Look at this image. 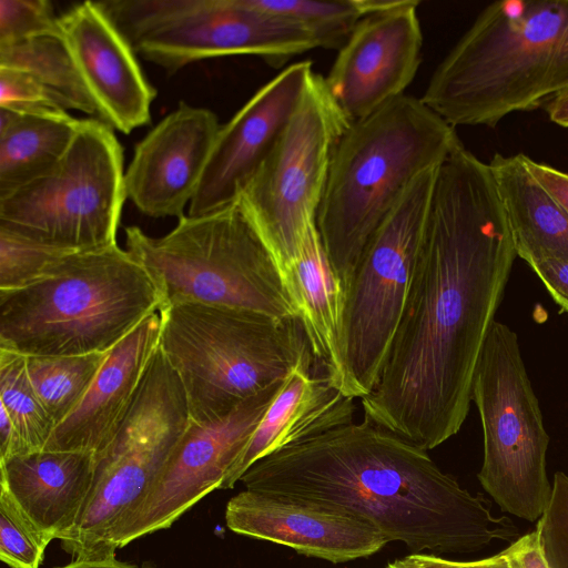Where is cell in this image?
<instances>
[{"label":"cell","mask_w":568,"mask_h":568,"mask_svg":"<svg viewBox=\"0 0 568 568\" xmlns=\"http://www.w3.org/2000/svg\"><path fill=\"white\" fill-rule=\"evenodd\" d=\"M548 568H568V475H554L549 504L536 526Z\"/></svg>","instance_id":"cell-32"},{"label":"cell","mask_w":568,"mask_h":568,"mask_svg":"<svg viewBox=\"0 0 568 568\" xmlns=\"http://www.w3.org/2000/svg\"><path fill=\"white\" fill-rule=\"evenodd\" d=\"M504 552L508 568H548L536 530L519 537Z\"/></svg>","instance_id":"cell-36"},{"label":"cell","mask_w":568,"mask_h":568,"mask_svg":"<svg viewBox=\"0 0 568 568\" xmlns=\"http://www.w3.org/2000/svg\"><path fill=\"white\" fill-rule=\"evenodd\" d=\"M100 7L135 53L174 73L210 58L256 55L280 68L316 49L298 26L251 0H106Z\"/></svg>","instance_id":"cell-11"},{"label":"cell","mask_w":568,"mask_h":568,"mask_svg":"<svg viewBox=\"0 0 568 568\" xmlns=\"http://www.w3.org/2000/svg\"><path fill=\"white\" fill-rule=\"evenodd\" d=\"M245 489L345 511L414 551L470 552L518 529L427 450L364 418L255 462Z\"/></svg>","instance_id":"cell-2"},{"label":"cell","mask_w":568,"mask_h":568,"mask_svg":"<svg viewBox=\"0 0 568 568\" xmlns=\"http://www.w3.org/2000/svg\"><path fill=\"white\" fill-rule=\"evenodd\" d=\"M524 162L531 175L568 213V173L536 162L525 154Z\"/></svg>","instance_id":"cell-37"},{"label":"cell","mask_w":568,"mask_h":568,"mask_svg":"<svg viewBox=\"0 0 568 568\" xmlns=\"http://www.w3.org/2000/svg\"><path fill=\"white\" fill-rule=\"evenodd\" d=\"M489 166L503 202L517 256L568 261V213L531 175L524 154L496 153Z\"/></svg>","instance_id":"cell-24"},{"label":"cell","mask_w":568,"mask_h":568,"mask_svg":"<svg viewBox=\"0 0 568 568\" xmlns=\"http://www.w3.org/2000/svg\"><path fill=\"white\" fill-rule=\"evenodd\" d=\"M191 422L182 384L158 347L114 434L94 454L92 488L61 540L74 559L115 558L114 535L139 505Z\"/></svg>","instance_id":"cell-8"},{"label":"cell","mask_w":568,"mask_h":568,"mask_svg":"<svg viewBox=\"0 0 568 568\" xmlns=\"http://www.w3.org/2000/svg\"><path fill=\"white\" fill-rule=\"evenodd\" d=\"M161 307L148 271L118 244L70 253L33 284L0 291V348L24 356L106 353Z\"/></svg>","instance_id":"cell-5"},{"label":"cell","mask_w":568,"mask_h":568,"mask_svg":"<svg viewBox=\"0 0 568 568\" xmlns=\"http://www.w3.org/2000/svg\"><path fill=\"white\" fill-rule=\"evenodd\" d=\"M483 427L484 462L478 479L503 511L528 521L547 508L549 436L521 357L517 334L494 321L471 384Z\"/></svg>","instance_id":"cell-10"},{"label":"cell","mask_w":568,"mask_h":568,"mask_svg":"<svg viewBox=\"0 0 568 568\" xmlns=\"http://www.w3.org/2000/svg\"><path fill=\"white\" fill-rule=\"evenodd\" d=\"M94 469V453L42 449L0 460V486L43 531L61 541L82 514Z\"/></svg>","instance_id":"cell-22"},{"label":"cell","mask_w":568,"mask_h":568,"mask_svg":"<svg viewBox=\"0 0 568 568\" xmlns=\"http://www.w3.org/2000/svg\"><path fill=\"white\" fill-rule=\"evenodd\" d=\"M0 67L28 73L61 109L97 118L95 105L78 73L60 27L0 45Z\"/></svg>","instance_id":"cell-26"},{"label":"cell","mask_w":568,"mask_h":568,"mask_svg":"<svg viewBox=\"0 0 568 568\" xmlns=\"http://www.w3.org/2000/svg\"><path fill=\"white\" fill-rule=\"evenodd\" d=\"M313 72L310 60L290 64L221 125L187 215L206 214L240 196L293 114Z\"/></svg>","instance_id":"cell-16"},{"label":"cell","mask_w":568,"mask_h":568,"mask_svg":"<svg viewBox=\"0 0 568 568\" xmlns=\"http://www.w3.org/2000/svg\"><path fill=\"white\" fill-rule=\"evenodd\" d=\"M80 122L63 110L0 108V195L50 171L68 150Z\"/></svg>","instance_id":"cell-25"},{"label":"cell","mask_w":568,"mask_h":568,"mask_svg":"<svg viewBox=\"0 0 568 568\" xmlns=\"http://www.w3.org/2000/svg\"><path fill=\"white\" fill-rule=\"evenodd\" d=\"M348 125L324 77L313 72L273 148L240 194L282 278L316 225L332 158Z\"/></svg>","instance_id":"cell-12"},{"label":"cell","mask_w":568,"mask_h":568,"mask_svg":"<svg viewBox=\"0 0 568 568\" xmlns=\"http://www.w3.org/2000/svg\"><path fill=\"white\" fill-rule=\"evenodd\" d=\"M225 523L237 535L331 562L368 557L389 542L373 525L348 513L250 489L227 501Z\"/></svg>","instance_id":"cell-19"},{"label":"cell","mask_w":568,"mask_h":568,"mask_svg":"<svg viewBox=\"0 0 568 568\" xmlns=\"http://www.w3.org/2000/svg\"><path fill=\"white\" fill-rule=\"evenodd\" d=\"M59 29L47 0H0V45Z\"/></svg>","instance_id":"cell-33"},{"label":"cell","mask_w":568,"mask_h":568,"mask_svg":"<svg viewBox=\"0 0 568 568\" xmlns=\"http://www.w3.org/2000/svg\"><path fill=\"white\" fill-rule=\"evenodd\" d=\"M106 354L26 356L30 382L55 426L82 400Z\"/></svg>","instance_id":"cell-28"},{"label":"cell","mask_w":568,"mask_h":568,"mask_svg":"<svg viewBox=\"0 0 568 568\" xmlns=\"http://www.w3.org/2000/svg\"><path fill=\"white\" fill-rule=\"evenodd\" d=\"M283 282L315 363L346 395L345 292L316 225L307 232L296 260L283 274Z\"/></svg>","instance_id":"cell-23"},{"label":"cell","mask_w":568,"mask_h":568,"mask_svg":"<svg viewBox=\"0 0 568 568\" xmlns=\"http://www.w3.org/2000/svg\"><path fill=\"white\" fill-rule=\"evenodd\" d=\"M546 111L554 123L568 128V90L547 100Z\"/></svg>","instance_id":"cell-39"},{"label":"cell","mask_w":568,"mask_h":568,"mask_svg":"<svg viewBox=\"0 0 568 568\" xmlns=\"http://www.w3.org/2000/svg\"><path fill=\"white\" fill-rule=\"evenodd\" d=\"M54 568H141L139 566L120 561L116 558L104 560L74 559L71 562ZM150 568V567H148Z\"/></svg>","instance_id":"cell-40"},{"label":"cell","mask_w":568,"mask_h":568,"mask_svg":"<svg viewBox=\"0 0 568 568\" xmlns=\"http://www.w3.org/2000/svg\"><path fill=\"white\" fill-rule=\"evenodd\" d=\"M529 266L561 311L568 313V261L542 258Z\"/></svg>","instance_id":"cell-35"},{"label":"cell","mask_w":568,"mask_h":568,"mask_svg":"<svg viewBox=\"0 0 568 568\" xmlns=\"http://www.w3.org/2000/svg\"><path fill=\"white\" fill-rule=\"evenodd\" d=\"M126 251L150 274L163 308L197 302L297 318L277 263L240 196L202 215H183L168 234L125 229Z\"/></svg>","instance_id":"cell-7"},{"label":"cell","mask_w":568,"mask_h":568,"mask_svg":"<svg viewBox=\"0 0 568 568\" xmlns=\"http://www.w3.org/2000/svg\"><path fill=\"white\" fill-rule=\"evenodd\" d=\"M388 0H251L267 13L293 22L308 33L317 48L339 50L366 14Z\"/></svg>","instance_id":"cell-29"},{"label":"cell","mask_w":568,"mask_h":568,"mask_svg":"<svg viewBox=\"0 0 568 568\" xmlns=\"http://www.w3.org/2000/svg\"><path fill=\"white\" fill-rule=\"evenodd\" d=\"M302 364L285 379L221 489H231L258 459L353 422L354 398L323 372Z\"/></svg>","instance_id":"cell-21"},{"label":"cell","mask_w":568,"mask_h":568,"mask_svg":"<svg viewBox=\"0 0 568 568\" xmlns=\"http://www.w3.org/2000/svg\"><path fill=\"white\" fill-rule=\"evenodd\" d=\"M517 253L489 163L459 145L438 166L406 304L364 418L429 450L462 428Z\"/></svg>","instance_id":"cell-1"},{"label":"cell","mask_w":568,"mask_h":568,"mask_svg":"<svg viewBox=\"0 0 568 568\" xmlns=\"http://www.w3.org/2000/svg\"><path fill=\"white\" fill-rule=\"evenodd\" d=\"M438 166L412 184L373 234L345 291L346 395L354 399L369 395L382 375L415 272Z\"/></svg>","instance_id":"cell-13"},{"label":"cell","mask_w":568,"mask_h":568,"mask_svg":"<svg viewBox=\"0 0 568 568\" xmlns=\"http://www.w3.org/2000/svg\"><path fill=\"white\" fill-rule=\"evenodd\" d=\"M53 540L0 486V559L10 568H39Z\"/></svg>","instance_id":"cell-30"},{"label":"cell","mask_w":568,"mask_h":568,"mask_svg":"<svg viewBox=\"0 0 568 568\" xmlns=\"http://www.w3.org/2000/svg\"><path fill=\"white\" fill-rule=\"evenodd\" d=\"M412 568H508L504 550L495 556L473 560H449L436 555L412 554L404 557Z\"/></svg>","instance_id":"cell-38"},{"label":"cell","mask_w":568,"mask_h":568,"mask_svg":"<svg viewBox=\"0 0 568 568\" xmlns=\"http://www.w3.org/2000/svg\"><path fill=\"white\" fill-rule=\"evenodd\" d=\"M0 405L14 430L7 458L44 449L55 425L30 382L26 356L4 348H0Z\"/></svg>","instance_id":"cell-27"},{"label":"cell","mask_w":568,"mask_h":568,"mask_svg":"<svg viewBox=\"0 0 568 568\" xmlns=\"http://www.w3.org/2000/svg\"><path fill=\"white\" fill-rule=\"evenodd\" d=\"M285 379L223 417L191 420L146 495L118 527L115 548L171 527L203 497L221 489Z\"/></svg>","instance_id":"cell-14"},{"label":"cell","mask_w":568,"mask_h":568,"mask_svg":"<svg viewBox=\"0 0 568 568\" xmlns=\"http://www.w3.org/2000/svg\"><path fill=\"white\" fill-rule=\"evenodd\" d=\"M159 314V347L196 423L223 417L300 365L314 364L297 318L197 302L175 303Z\"/></svg>","instance_id":"cell-6"},{"label":"cell","mask_w":568,"mask_h":568,"mask_svg":"<svg viewBox=\"0 0 568 568\" xmlns=\"http://www.w3.org/2000/svg\"><path fill=\"white\" fill-rule=\"evenodd\" d=\"M124 173L113 129L97 118L81 119L50 171L0 195V227L70 253L118 244L128 199Z\"/></svg>","instance_id":"cell-9"},{"label":"cell","mask_w":568,"mask_h":568,"mask_svg":"<svg viewBox=\"0 0 568 568\" xmlns=\"http://www.w3.org/2000/svg\"><path fill=\"white\" fill-rule=\"evenodd\" d=\"M0 108L18 112L63 110L28 73L2 67H0Z\"/></svg>","instance_id":"cell-34"},{"label":"cell","mask_w":568,"mask_h":568,"mask_svg":"<svg viewBox=\"0 0 568 568\" xmlns=\"http://www.w3.org/2000/svg\"><path fill=\"white\" fill-rule=\"evenodd\" d=\"M220 128L211 110L181 102L135 144L126 197L151 217L185 215Z\"/></svg>","instance_id":"cell-17"},{"label":"cell","mask_w":568,"mask_h":568,"mask_svg":"<svg viewBox=\"0 0 568 568\" xmlns=\"http://www.w3.org/2000/svg\"><path fill=\"white\" fill-rule=\"evenodd\" d=\"M566 90L568 0H504L477 16L420 99L454 128L495 126Z\"/></svg>","instance_id":"cell-3"},{"label":"cell","mask_w":568,"mask_h":568,"mask_svg":"<svg viewBox=\"0 0 568 568\" xmlns=\"http://www.w3.org/2000/svg\"><path fill=\"white\" fill-rule=\"evenodd\" d=\"M68 254L0 227V291L33 284Z\"/></svg>","instance_id":"cell-31"},{"label":"cell","mask_w":568,"mask_h":568,"mask_svg":"<svg viewBox=\"0 0 568 568\" xmlns=\"http://www.w3.org/2000/svg\"><path fill=\"white\" fill-rule=\"evenodd\" d=\"M160 331L158 312L108 352L84 397L54 427L44 449L95 454L106 445L128 412L159 347Z\"/></svg>","instance_id":"cell-20"},{"label":"cell","mask_w":568,"mask_h":568,"mask_svg":"<svg viewBox=\"0 0 568 568\" xmlns=\"http://www.w3.org/2000/svg\"><path fill=\"white\" fill-rule=\"evenodd\" d=\"M420 98L400 95L351 123L335 148L316 227L344 292L373 234L412 184L462 145Z\"/></svg>","instance_id":"cell-4"},{"label":"cell","mask_w":568,"mask_h":568,"mask_svg":"<svg viewBox=\"0 0 568 568\" xmlns=\"http://www.w3.org/2000/svg\"><path fill=\"white\" fill-rule=\"evenodd\" d=\"M59 27L97 119L124 134L146 125L155 89L134 49L99 3L75 4L59 17Z\"/></svg>","instance_id":"cell-18"},{"label":"cell","mask_w":568,"mask_h":568,"mask_svg":"<svg viewBox=\"0 0 568 568\" xmlns=\"http://www.w3.org/2000/svg\"><path fill=\"white\" fill-rule=\"evenodd\" d=\"M417 0H388L363 17L324 82L345 119L357 122L404 95L422 61Z\"/></svg>","instance_id":"cell-15"},{"label":"cell","mask_w":568,"mask_h":568,"mask_svg":"<svg viewBox=\"0 0 568 568\" xmlns=\"http://www.w3.org/2000/svg\"><path fill=\"white\" fill-rule=\"evenodd\" d=\"M385 568H412L405 558L395 559L394 561H390L387 564Z\"/></svg>","instance_id":"cell-41"}]
</instances>
